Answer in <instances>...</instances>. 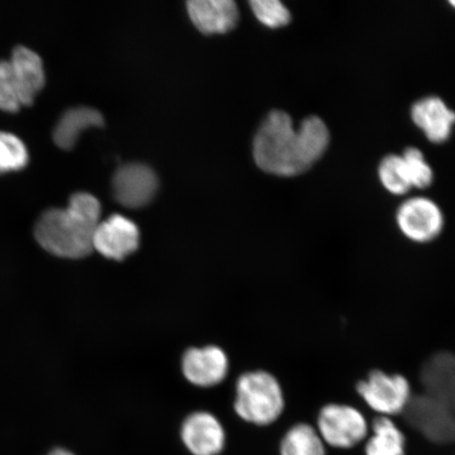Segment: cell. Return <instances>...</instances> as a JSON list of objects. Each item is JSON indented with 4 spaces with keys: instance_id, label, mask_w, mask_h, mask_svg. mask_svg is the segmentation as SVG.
Masks as SVG:
<instances>
[{
    "instance_id": "cell-1",
    "label": "cell",
    "mask_w": 455,
    "mask_h": 455,
    "mask_svg": "<svg viewBox=\"0 0 455 455\" xmlns=\"http://www.w3.org/2000/svg\"><path fill=\"white\" fill-rule=\"evenodd\" d=\"M330 134L320 117L310 116L294 128L283 111L269 113L256 132L253 156L259 168L278 176H294L310 169L325 153Z\"/></svg>"
},
{
    "instance_id": "cell-2",
    "label": "cell",
    "mask_w": 455,
    "mask_h": 455,
    "mask_svg": "<svg viewBox=\"0 0 455 455\" xmlns=\"http://www.w3.org/2000/svg\"><path fill=\"white\" fill-rule=\"evenodd\" d=\"M101 206L87 192L70 197L66 208H52L41 215L36 225V238L51 254L64 259H83L93 251V237L100 223Z\"/></svg>"
},
{
    "instance_id": "cell-3",
    "label": "cell",
    "mask_w": 455,
    "mask_h": 455,
    "mask_svg": "<svg viewBox=\"0 0 455 455\" xmlns=\"http://www.w3.org/2000/svg\"><path fill=\"white\" fill-rule=\"evenodd\" d=\"M284 396L280 382L269 372L243 374L236 386L238 417L258 426H269L282 417Z\"/></svg>"
},
{
    "instance_id": "cell-4",
    "label": "cell",
    "mask_w": 455,
    "mask_h": 455,
    "mask_svg": "<svg viewBox=\"0 0 455 455\" xmlns=\"http://www.w3.org/2000/svg\"><path fill=\"white\" fill-rule=\"evenodd\" d=\"M315 428L327 447L351 451L365 443L370 423L360 409L350 403L331 402L316 414Z\"/></svg>"
},
{
    "instance_id": "cell-5",
    "label": "cell",
    "mask_w": 455,
    "mask_h": 455,
    "mask_svg": "<svg viewBox=\"0 0 455 455\" xmlns=\"http://www.w3.org/2000/svg\"><path fill=\"white\" fill-rule=\"evenodd\" d=\"M362 401L378 417L395 419L405 412L413 396L409 379L401 373H388L382 369L370 370L355 385Z\"/></svg>"
},
{
    "instance_id": "cell-6",
    "label": "cell",
    "mask_w": 455,
    "mask_h": 455,
    "mask_svg": "<svg viewBox=\"0 0 455 455\" xmlns=\"http://www.w3.org/2000/svg\"><path fill=\"white\" fill-rule=\"evenodd\" d=\"M403 415L425 439L440 445L455 442V413L436 397L413 395Z\"/></svg>"
},
{
    "instance_id": "cell-7",
    "label": "cell",
    "mask_w": 455,
    "mask_h": 455,
    "mask_svg": "<svg viewBox=\"0 0 455 455\" xmlns=\"http://www.w3.org/2000/svg\"><path fill=\"white\" fill-rule=\"evenodd\" d=\"M396 224L407 240L423 244L434 242L442 235L445 218L431 199L412 197L397 209Z\"/></svg>"
},
{
    "instance_id": "cell-8",
    "label": "cell",
    "mask_w": 455,
    "mask_h": 455,
    "mask_svg": "<svg viewBox=\"0 0 455 455\" xmlns=\"http://www.w3.org/2000/svg\"><path fill=\"white\" fill-rule=\"evenodd\" d=\"M157 189V175L145 164H123L113 175L114 198L126 208L135 209L146 206L155 197Z\"/></svg>"
},
{
    "instance_id": "cell-9",
    "label": "cell",
    "mask_w": 455,
    "mask_h": 455,
    "mask_svg": "<svg viewBox=\"0 0 455 455\" xmlns=\"http://www.w3.org/2000/svg\"><path fill=\"white\" fill-rule=\"evenodd\" d=\"M140 233L134 221L121 214L100 220L93 237V249L107 259L123 260L140 247Z\"/></svg>"
},
{
    "instance_id": "cell-10",
    "label": "cell",
    "mask_w": 455,
    "mask_h": 455,
    "mask_svg": "<svg viewBox=\"0 0 455 455\" xmlns=\"http://www.w3.org/2000/svg\"><path fill=\"white\" fill-rule=\"evenodd\" d=\"M180 436L192 455H220L226 445L224 427L208 412L189 415L181 426Z\"/></svg>"
},
{
    "instance_id": "cell-11",
    "label": "cell",
    "mask_w": 455,
    "mask_h": 455,
    "mask_svg": "<svg viewBox=\"0 0 455 455\" xmlns=\"http://www.w3.org/2000/svg\"><path fill=\"white\" fill-rule=\"evenodd\" d=\"M419 382L425 394L440 400L455 413V355L439 351L422 363Z\"/></svg>"
},
{
    "instance_id": "cell-12",
    "label": "cell",
    "mask_w": 455,
    "mask_h": 455,
    "mask_svg": "<svg viewBox=\"0 0 455 455\" xmlns=\"http://www.w3.org/2000/svg\"><path fill=\"white\" fill-rule=\"evenodd\" d=\"M228 358L219 347L188 350L183 358V372L190 383L199 387L218 385L228 373Z\"/></svg>"
},
{
    "instance_id": "cell-13",
    "label": "cell",
    "mask_w": 455,
    "mask_h": 455,
    "mask_svg": "<svg viewBox=\"0 0 455 455\" xmlns=\"http://www.w3.org/2000/svg\"><path fill=\"white\" fill-rule=\"evenodd\" d=\"M187 8L193 24L207 36L231 31L240 17L232 0H191Z\"/></svg>"
},
{
    "instance_id": "cell-14",
    "label": "cell",
    "mask_w": 455,
    "mask_h": 455,
    "mask_svg": "<svg viewBox=\"0 0 455 455\" xmlns=\"http://www.w3.org/2000/svg\"><path fill=\"white\" fill-rule=\"evenodd\" d=\"M12 68L21 106L31 105L44 84V69L42 57L36 51L17 45L9 60Z\"/></svg>"
},
{
    "instance_id": "cell-15",
    "label": "cell",
    "mask_w": 455,
    "mask_h": 455,
    "mask_svg": "<svg viewBox=\"0 0 455 455\" xmlns=\"http://www.w3.org/2000/svg\"><path fill=\"white\" fill-rule=\"evenodd\" d=\"M412 121L435 144L446 141L455 124V113L436 96L420 100L412 107Z\"/></svg>"
},
{
    "instance_id": "cell-16",
    "label": "cell",
    "mask_w": 455,
    "mask_h": 455,
    "mask_svg": "<svg viewBox=\"0 0 455 455\" xmlns=\"http://www.w3.org/2000/svg\"><path fill=\"white\" fill-rule=\"evenodd\" d=\"M407 437L395 419L375 417L363 443V455H406Z\"/></svg>"
},
{
    "instance_id": "cell-17",
    "label": "cell",
    "mask_w": 455,
    "mask_h": 455,
    "mask_svg": "<svg viewBox=\"0 0 455 455\" xmlns=\"http://www.w3.org/2000/svg\"><path fill=\"white\" fill-rule=\"evenodd\" d=\"M105 121L102 114L93 108L76 107L62 114L57 123L53 139L55 144L64 150H70L76 144L82 131L104 126Z\"/></svg>"
},
{
    "instance_id": "cell-18",
    "label": "cell",
    "mask_w": 455,
    "mask_h": 455,
    "mask_svg": "<svg viewBox=\"0 0 455 455\" xmlns=\"http://www.w3.org/2000/svg\"><path fill=\"white\" fill-rule=\"evenodd\" d=\"M323 443L315 425L298 423L290 427L280 443V455H327Z\"/></svg>"
},
{
    "instance_id": "cell-19",
    "label": "cell",
    "mask_w": 455,
    "mask_h": 455,
    "mask_svg": "<svg viewBox=\"0 0 455 455\" xmlns=\"http://www.w3.org/2000/svg\"><path fill=\"white\" fill-rule=\"evenodd\" d=\"M379 175L386 189L395 196L405 195L412 187L406 164L400 156H386L379 164Z\"/></svg>"
},
{
    "instance_id": "cell-20",
    "label": "cell",
    "mask_w": 455,
    "mask_h": 455,
    "mask_svg": "<svg viewBox=\"0 0 455 455\" xmlns=\"http://www.w3.org/2000/svg\"><path fill=\"white\" fill-rule=\"evenodd\" d=\"M28 159L25 142L15 134L0 131V173L24 168Z\"/></svg>"
},
{
    "instance_id": "cell-21",
    "label": "cell",
    "mask_w": 455,
    "mask_h": 455,
    "mask_svg": "<svg viewBox=\"0 0 455 455\" xmlns=\"http://www.w3.org/2000/svg\"><path fill=\"white\" fill-rule=\"evenodd\" d=\"M406 164L409 178H411L412 187L424 188L429 187L434 180V172L426 162L423 152L417 148H408L402 156Z\"/></svg>"
},
{
    "instance_id": "cell-22",
    "label": "cell",
    "mask_w": 455,
    "mask_h": 455,
    "mask_svg": "<svg viewBox=\"0 0 455 455\" xmlns=\"http://www.w3.org/2000/svg\"><path fill=\"white\" fill-rule=\"evenodd\" d=\"M250 5L258 20L267 27L280 28L291 20L289 10L278 0H252Z\"/></svg>"
},
{
    "instance_id": "cell-23",
    "label": "cell",
    "mask_w": 455,
    "mask_h": 455,
    "mask_svg": "<svg viewBox=\"0 0 455 455\" xmlns=\"http://www.w3.org/2000/svg\"><path fill=\"white\" fill-rule=\"evenodd\" d=\"M20 107L19 91H17L10 61L0 60V109L16 112Z\"/></svg>"
},
{
    "instance_id": "cell-24",
    "label": "cell",
    "mask_w": 455,
    "mask_h": 455,
    "mask_svg": "<svg viewBox=\"0 0 455 455\" xmlns=\"http://www.w3.org/2000/svg\"><path fill=\"white\" fill-rule=\"evenodd\" d=\"M48 455H76V454L72 453L69 451H67V449L57 448V449H54V451L52 452H50Z\"/></svg>"
},
{
    "instance_id": "cell-25",
    "label": "cell",
    "mask_w": 455,
    "mask_h": 455,
    "mask_svg": "<svg viewBox=\"0 0 455 455\" xmlns=\"http://www.w3.org/2000/svg\"><path fill=\"white\" fill-rule=\"evenodd\" d=\"M451 4H452L453 7L455 8V0H452V2H451Z\"/></svg>"
}]
</instances>
